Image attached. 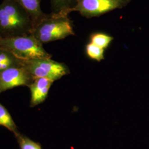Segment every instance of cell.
Returning a JSON list of instances; mask_svg holds the SVG:
<instances>
[{
  "mask_svg": "<svg viewBox=\"0 0 149 149\" xmlns=\"http://www.w3.org/2000/svg\"><path fill=\"white\" fill-rule=\"evenodd\" d=\"M34 24L29 13L16 0H3L0 4V38L32 34Z\"/></svg>",
  "mask_w": 149,
  "mask_h": 149,
  "instance_id": "1",
  "label": "cell"
},
{
  "mask_svg": "<svg viewBox=\"0 0 149 149\" xmlns=\"http://www.w3.org/2000/svg\"><path fill=\"white\" fill-rule=\"evenodd\" d=\"M32 35L43 44L74 36V33L69 15L51 13L34 26Z\"/></svg>",
  "mask_w": 149,
  "mask_h": 149,
  "instance_id": "2",
  "label": "cell"
},
{
  "mask_svg": "<svg viewBox=\"0 0 149 149\" xmlns=\"http://www.w3.org/2000/svg\"><path fill=\"white\" fill-rule=\"evenodd\" d=\"M0 47L5 48L22 60L51 58L43 44L32 34L16 37L0 38Z\"/></svg>",
  "mask_w": 149,
  "mask_h": 149,
  "instance_id": "3",
  "label": "cell"
},
{
  "mask_svg": "<svg viewBox=\"0 0 149 149\" xmlns=\"http://www.w3.org/2000/svg\"><path fill=\"white\" fill-rule=\"evenodd\" d=\"M22 66L34 80L46 78L55 81L69 74L68 66L51 58H42L22 60Z\"/></svg>",
  "mask_w": 149,
  "mask_h": 149,
  "instance_id": "4",
  "label": "cell"
},
{
  "mask_svg": "<svg viewBox=\"0 0 149 149\" xmlns=\"http://www.w3.org/2000/svg\"><path fill=\"white\" fill-rule=\"evenodd\" d=\"M132 0H76L72 12H78L87 18L100 17L111 11L122 9Z\"/></svg>",
  "mask_w": 149,
  "mask_h": 149,
  "instance_id": "5",
  "label": "cell"
},
{
  "mask_svg": "<svg viewBox=\"0 0 149 149\" xmlns=\"http://www.w3.org/2000/svg\"><path fill=\"white\" fill-rule=\"evenodd\" d=\"M33 79L23 66L13 67L0 72V93L21 86H29Z\"/></svg>",
  "mask_w": 149,
  "mask_h": 149,
  "instance_id": "6",
  "label": "cell"
},
{
  "mask_svg": "<svg viewBox=\"0 0 149 149\" xmlns=\"http://www.w3.org/2000/svg\"><path fill=\"white\" fill-rule=\"evenodd\" d=\"M53 82V81L46 78H38L33 81L28 86L31 92L30 106H36L46 100Z\"/></svg>",
  "mask_w": 149,
  "mask_h": 149,
  "instance_id": "7",
  "label": "cell"
},
{
  "mask_svg": "<svg viewBox=\"0 0 149 149\" xmlns=\"http://www.w3.org/2000/svg\"><path fill=\"white\" fill-rule=\"evenodd\" d=\"M16 1L17 2H18L29 13L33 22L34 27L46 15L43 12L41 9L40 0Z\"/></svg>",
  "mask_w": 149,
  "mask_h": 149,
  "instance_id": "8",
  "label": "cell"
},
{
  "mask_svg": "<svg viewBox=\"0 0 149 149\" xmlns=\"http://www.w3.org/2000/svg\"><path fill=\"white\" fill-rule=\"evenodd\" d=\"M19 66H22V60L0 47V72L11 68Z\"/></svg>",
  "mask_w": 149,
  "mask_h": 149,
  "instance_id": "9",
  "label": "cell"
},
{
  "mask_svg": "<svg viewBox=\"0 0 149 149\" xmlns=\"http://www.w3.org/2000/svg\"><path fill=\"white\" fill-rule=\"evenodd\" d=\"M76 0H50L52 13L69 15L76 5Z\"/></svg>",
  "mask_w": 149,
  "mask_h": 149,
  "instance_id": "10",
  "label": "cell"
},
{
  "mask_svg": "<svg viewBox=\"0 0 149 149\" xmlns=\"http://www.w3.org/2000/svg\"><path fill=\"white\" fill-rule=\"evenodd\" d=\"M0 125L5 127L15 134L19 133L16 124L5 107L0 103Z\"/></svg>",
  "mask_w": 149,
  "mask_h": 149,
  "instance_id": "11",
  "label": "cell"
},
{
  "mask_svg": "<svg viewBox=\"0 0 149 149\" xmlns=\"http://www.w3.org/2000/svg\"><path fill=\"white\" fill-rule=\"evenodd\" d=\"M113 37L103 33H96L91 34L90 42L100 48L106 49L113 40Z\"/></svg>",
  "mask_w": 149,
  "mask_h": 149,
  "instance_id": "12",
  "label": "cell"
},
{
  "mask_svg": "<svg viewBox=\"0 0 149 149\" xmlns=\"http://www.w3.org/2000/svg\"><path fill=\"white\" fill-rule=\"evenodd\" d=\"M86 52L89 58L97 61H101L104 59V49L100 48L93 43L90 42L86 45Z\"/></svg>",
  "mask_w": 149,
  "mask_h": 149,
  "instance_id": "13",
  "label": "cell"
},
{
  "mask_svg": "<svg viewBox=\"0 0 149 149\" xmlns=\"http://www.w3.org/2000/svg\"><path fill=\"white\" fill-rule=\"evenodd\" d=\"M21 149H42L40 145L23 136L19 133L16 134Z\"/></svg>",
  "mask_w": 149,
  "mask_h": 149,
  "instance_id": "14",
  "label": "cell"
}]
</instances>
